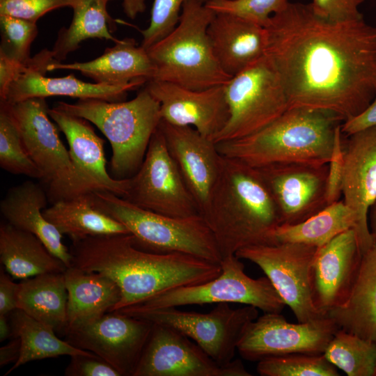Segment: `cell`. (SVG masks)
Returning a JSON list of instances; mask_svg holds the SVG:
<instances>
[{"instance_id": "6da1fadb", "label": "cell", "mask_w": 376, "mask_h": 376, "mask_svg": "<svg viewBox=\"0 0 376 376\" xmlns=\"http://www.w3.org/2000/svg\"><path fill=\"white\" fill-rule=\"evenodd\" d=\"M265 54L282 79L288 109L332 111L344 122L376 95V26L363 18L332 22L310 4L289 2L270 19Z\"/></svg>"}, {"instance_id": "7a4b0ae2", "label": "cell", "mask_w": 376, "mask_h": 376, "mask_svg": "<svg viewBox=\"0 0 376 376\" xmlns=\"http://www.w3.org/2000/svg\"><path fill=\"white\" fill-rule=\"evenodd\" d=\"M70 251L72 266L103 274L118 285L120 299L112 311L139 304L169 289L205 283L221 272L220 263L181 253L141 249L130 233L72 241Z\"/></svg>"}, {"instance_id": "3957f363", "label": "cell", "mask_w": 376, "mask_h": 376, "mask_svg": "<svg viewBox=\"0 0 376 376\" xmlns=\"http://www.w3.org/2000/svg\"><path fill=\"white\" fill-rule=\"evenodd\" d=\"M201 216L222 258L246 246L272 244L273 233L281 224L258 169L223 155L220 174Z\"/></svg>"}, {"instance_id": "277c9868", "label": "cell", "mask_w": 376, "mask_h": 376, "mask_svg": "<svg viewBox=\"0 0 376 376\" xmlns=\"http://www.w3.org/2000/svg\"><path fill=\"white\" fill-rule=\"evenodd\" d=\"M344 120L327 110L288 109L262 130L217 144L224 157L254 168L287 163L328 164Z\"/></svg>"}, {"instance_id": "5b68a950", "label": "cell", "mask_w": 376, "mask_h": 376, "mask_svg": "<svg viewBox=\"0 0 376 376\" xmlns=\"http://www.w3.org/2000/svg\"><path fill=\"white\" fill-rule=\"evenodd\" d=\"M55 107L97 126L111 146V176L119 180L138 171L162 120L160 104L146 87L129 101L79 99Z\"/></svg>"}, {"instance_id": "8992f818", "label": "cell", "mask_w": 376, "mask_h": 376, "mask_svg": "<svg viewBox=\"0 0 376 376\" xmlns=\"http://www.w3.org/2000/svg\"><path fill=\"white\" fill-rule=\"evenodd\" d=\"M215 13L201 0H187L179 22L147 51L154 67L152 80L195 91L225 85L232 77L218 63L207 36Z\"/></svg>"}, {"instance_id": "52a82bcc", "label": "cell", "mask_w": 376, "mask_h": 376, "mask_svg": "<svg viewBox=\"0 0 376 376\" xmlns=\"http://www.w3.org/2000/svg\"><path fill=\"white\" fill-rule=\"evenodd\" d=\"M98 207L124 225L139 249L158 253H181L212 263L222 256L201 214L171 217L138 207L106 190L93 191Z\"/></svg>"}, {"instance_id": "ba28073f", "label": "cell", "mask_w": 376, "mask_h": 376, "mask_svg": "<svg viewBox=\"0 0 376 376\" xmlns=\"http://www.w3.org/2000/svg\"><path fill=\"white\" fill-rule=\"evenodd\" d=\"M0 103L11 114L27 152L41 172L51 203L97 191L75 167L51 120L46 98Z\"/></svg>"}, {"instance_id": "9c48e42d", "label": "cell", "mask_w": 376, "mask_h": 376, "mask_svg": "<svg viewBox=\"0 0 376 376\" xmlns=\"http://www.w3.org/2000/svg\"><path fill=\"white\" fill-rule=\"evenodd\" d=\"M224 91L230 115L215 143L256 133L288 109L282 79L267 54L233 76Z\"/></svg>"}, {"instance_id": "30bf717a", "label": "cell", "mask_w": 376, "mask_h": 376, "mask_svg": "<svg viewBox=\"0 0 376 376\" xmlns=\"http://www.w3.org/2000/svg\"><path fill=\"white\" fill-rule=\"evenodd\" d=\"M258 309L250 305L233 308L229 303H218L207 313L183 311L176 307L148 308L136 305L117 311L180 331L217 364L224 366L233 360L245 329L258 317Z\"/></svg>"}, {"instance_id": "8fae6325", "label": "cell", "mask_w": 376, "mask_h": 376, "mask_svg": "<svg viewBox=\"0 0 376 376\" xmlns=\"http://www.w3.org/2000/svg\"><path fill=\"white\" fill-rule=\"evenodd\" d=\"M235 255L224 257L221 274L200 284L183 285L158 293L136 306L148 308L213 303L250 305L264 313H281L286 305L269 279H253ZM134 306V305H133Z\"/></svg>"}, {"instance_id": "7c38bea8", "label": "cell", "mask_w": 376, "mask_h": 376, "mask_svg": "<svg viewBox=\"0 0 376 376\" xmlns=\"http://www.w3.org/2000/svg\"><path fill=\"white\" fill-rule=\"evenodd\" d=\"M154 212L187 217L200 214L198 206L172 159L160 129L155 130L138 171L128 178L123 197Z\"/></svg>"}, {"instance_id": "4fadbf2b", "label": "cell", "mask_w": 376, "mask_h": 376, "mask_svg": "<svg viewBox=\"0 0 376 376\" xmlns=\"http://www.w3.org/2000/svg\"><path fill=\"white\" fill-rule=\"evenodd\" d=\"M318 247L297 242L259 244L235 253L256 264L266 274L298 322L323 317L312 299L311 267Z\"/></svg>"}, {"instance_id": "5bb4252c", "label": "cell", "mask_w": 376, "mask_h": 376, "mask_svg": "<svg viewBox=\"0 0 376 376\" xmlns=\"http://www.w3.org/2000/svg\"><path fill=\"white\" fill-rule=\"evenodd\" d=\"M338 329L327 315L295 324L280 313H264L246 327L237 351L251 361L292 353L321 354Z\"/></svg>"}, {"instance_id": "9a60e30c", "label": "cell", "mask_w": 376, "mask_h": 376, "mask_svg": "<svg viewBox=\"0 0 376 376\" xmlns=\"http://www.w3.org/2000/svg\"><path fill=\"white\" fill-rule=\"evenodd\" d=\"M251 375L240 359L220 366L185 334L153 323L132 376Z\"/></svg>"}, {"instance_id": "2e32d148", "label": "cell", "mask_w": 376, "mask_h": 376, "mask_svg": "<svg viewBox=\"0 0 376 376\" xmlns=\"http://www.w3.org/2000/svg\"><path fill=\"white\" fill-rule=\"evenodd\" d=\"M152 327L150 321L113 311L65 336L71 345L93 353L120 376H132Z\"/></svg>"}, {"instance_id": "e0dca14e", "label": "cell", "mask_w": 376, "mask_h": 376, "mask_svg": "<svg viewBox=\"0 0 376 376\" xmlns=\"http://www.w3.org/2000/svg\"><path fill=\"white\" fill-rule=\"evenodd\" d=\"M256 169L276 203L281 224L301 223L327 206L328 164L287 163Z\"/></svg>"}, {"instance_id": "ac0fdd59", "label": "cell", "mask_w": 376, "mask_h": 376, "mask_svg": "<svg viewBox=\"0 0 376 376\" xmlns=\"http://www.w3.org/2000/svg\"><path fill=\"white\" fill-rule=\"evenodd\" d=\"M58 63L47 49L31 57L24 63L22 70L10 85L0 101L14 103L34 97L68 96L79 99H100L120 102L128 91L145 84L134 82L127 85H107L81 81L73 75L63 77H48L46 73L50 65Z\"/></svg>"}, {"instance_id": "d6986e66", "label": "cell", "mask_w": 376, "mask_h": 376, "mask_svg": "<svg viewBox=\"0 0 376 376\" xmlns=\"http://www.w3.org/2000/svg\"><path fill=\"white\" fill-rule=\"evenodd\" d=\"M146 88L160 104L162 120L173 125L192 127L212 140L229 118L224 85L195 91L150 80Z\"/></svg>"}, {"instance_id": "ffe728a7", "label": "cell", "mask_w": 376, "mask_h": 376, "mask_svg": "<svg viewBox=\"0 0 376 376\" xmlns=\"http://www.w3.org/2000/svg\"><path fill=\"white\" fill-rule=\"evenodd\" d=\"M362 257L354 229H348L318 247L311 267L313 303L323 315L347 298Z\"/></svg>"}, {"instance_id": "44dd1931", "label": "cell", "mask_w": 376, "mask_h": 376, "mask_svg": "<svg viewBox=\"0 0 376 376\" xmlns=\"http://www.w3.org/2000/svg\"><path fill=\"white\" fill-rule=\"evenodd\" d=\"M159 128L201 215L220 174L222 155L212 139L192 127L177 126L161 120Z\"/></svg>"}, {"instance_id": "7402d4cb", "label": "cell", "mask_w": 376, "mask_h": 376, "mask_svg": "<svg viewBox=\"0 0 376 376\" xmlns=\"http://www.w3.org/2000/svg\"><path fill=\"white\" fill-rule=\"evenodd\" d=\"M344 149L343 201L355 213L362 253L375 241L368 211L376 201V125L349 136Z\"/></svg>"}, {"instance_id": "603a6c76", "label": "cell", "mask_w": 376, "mask_h": 376, "mask_svg": "<svg viewBox=\"0 0 376 376\" xmlns=\"http://www.w3.org/2000/svg\"><path fill=\"white\" fill-rule=\"evenodd\" d=\"M49 115L65 134L70 157L81 175L97 190H106L123 198L127 191L128 178L115 179L109 174L104 141L88 121L55 107L49 108Z\"/></svg>"}, {"instance_id": "cb8c5ba5", "label": "cell", "mask_w": 376, "mask_h": 376, "mask_svg": "<svg viewBox=\"0 0 376 376\" xmlns=\"http://www.w3.org/2000/svg\"><path fill=\"white\" fill-rule=\"evenodd\" d=\"M207 32L218 63L230 77L265 54L266 29L236 15L215 13Z\"/></svg>"}, {"instance_id": "d4e9b609", "label": "cell", "mask_w": 376, "mask_h": 376, "mask_svg": "<svg viewBox=\"0 0 376 376\" xmlns=\"http://www.w3.org/2000/svg\"><path fill=\"white\" fill-rule=\"evenodd\" d=\"M49 198L46 189L39 184L26 180L10 187L0 203V212L6 222L38 237L67 267L72 256L62 242V234L43 215Z\"/></svg>"}, {"instance_id": "484cf974", "label": "cell", "mask_w": 376, "mask_h": 376, "mask_svg": "<svg viewBox=\"0 0 376 376\" xmlns=\"http://www.w3.org/2000/svg\"><path fill=\"white\" fill-rule=\"evenodd\" d=\"M48 70H76L95 83L113 86L134 82L146 84L154 75V67L147 49L137 45L133 38L118 40L100 56L90 61L55 63Z\"/></svg>"}, {"instance_id": "4316f807", "label": "cell", "mask_w": 376, "mask_h": 376, "mask_svg": "<svg viewBox=\"0 0 376 376\" xmlns=\"http://www.w3.org/2000/svg\"><path fill=\"white\" fill-rule=\"evenodd\" d=\"M63 274L68 296L65 334L112 311L120 299L118 285L103 274L71 265Z\"/></svg>"}, {"instance_id": "83f0119b", "label": "cell", "mask_w": 376, "mask_h": 376, "mask_svg": "<svg viewBox=\"0 0 376 376\" xmlns=\"http://www.w3.org/2000/svg\"><path fill=\"white\" fill-rule=\"evenodd\" d=\"M327 316L339 329L376 345V240L362 253L347 298Z\"/></svg>"}, {"instance_id": "f1b7e54d", "label": "cell", "mask_w": 376, "mask_h": 376, "mask_svg": "<svg viewBox=\"0 0 376 376\" xmlns=\"http://www.w3.org/2000/svg\"><path fill=\"white\" fill-rule=\"evenodd\" d=\"M93 191L56 201L43 210V215L72 242L91 236L130 233L124 225L98 207Z\"/></svg>"}, {"instance_id": "f546056e", "label": "cell", "mask_w": 376, "mask_h": 376, "mask_svg": "<svg viewBox=\"0 0 376 376\" xmlns=\"http://www.w3.org/2000/svg\"><path fill=\"white\" fill-rule=\"evenodd\" d=\"M0 260L13 278L20 279L67 268L38 237L7 222L0 225Z\"/></svg>"}, {"instance_id": "4dcf8cb0", "label": "cell", "mask_w": 376, "mask_h": 376, "mask_svg": "<svg viewBox=\"0 0 376 376\" xmlns=\"http://www.w3.org/2000/svg\"><path fill=\"white\" fill-rule=\"evenodd\" d=\"M63 272H52L24 279L19 283L17 308L65 334L68 291Z\"/></svg>"}, {"instance_id": "1f68e13d", "label": "cell", "mask_w": 376, "mask_h": 376, "mask_svg": "<svg viewBox=\"0 0 376 376\" xmlns=\"http://www.w3.org/2000/svg\"><path fill=\"white\" fill-rule=\"evenodd\" d=\"M351 228L356 232V214L343 200H339L301 223L281 224L273 233L272 244L297 242L320 247Z\"/></svg>"}, {"instance_id": "d6a6232c", "label": "cell", "mask_w": 376, "mask_h": 376, "mask_svg": "<svg viewBox=\"0 0 376 376\" xmlns=\"http://www.w3.org/2000/svg\"><path fill=\"white\" fill-rule=\"evenodd\" d=\"M8 316L12 327L13 336L19 338L21 349L17 361L4 376L30 361L64 355L71 357L93 354L60 339L51 327L20 309H15Z\"/></svg>"}, {"instance_id": "836d02e7", "label": "cell", "mask_w": 376, "mask_h": 376, "mask_svg": "<svg viewBox=\"0 0 376 376\" xmlns=\"http://www.w3.org/2000/svg\"><path fill=\"white\" fill-rule=\"evenodd\" d=\"M110 0H79L72 8L73 17L70 26L61 28L57 35L52 52L58 63L78 49L87 39L98 38L118 40L111 32L116 24L107 12Z\"/></svg>"}, {"instance_id": "e575fe53", "label": "cell", "mask_w": 376, "mask_h": 376, "mask_svg": "<svg viewBox=\"0 0 376 376\" xmlns=\"http://www.w3.org/2000/svg\"><path fill=\"white\" fill-rule=\"evenodd\" d=\"M323 354L348 376L373 375L376 345L342 329L335 333Z\"/></svg>"}, {"instance_id": "d590c367", "label": "cell", "mask_w": 376, "mask_h": 376, "mask_svg": "<svg viewBox=\"0 0 376 376\" xmlns=\"http://www.w3.org/2000/svg\"><path fill=\"white\" fill-rule=\"evenodd\" d=\"M0 166L8 173L42 180L30 157L19 131L6 107L0 103Z\"/></svg>"}, {"instance_id": "8d00e7d4", "label": "cell", "mask_w": 376, "mask_h": 376, "mask_svg": "<svg viewBox=\"0 0 376 376\" xmlns=\"http://www.w3.org/2000/svg\"><path fill=\"white\" fill-rule=\"evenodd\" d=\"M262 376H338L336 367L321 354L292 353L258 361Z\"/></svg>"}, {"instance_id": "74e56055", "label": "cell", "mask_w": 376, "mask_h": 376, "mask_svg": "<svg viewBox=\"0 0 376 376\" xmlns=\"http://www.w3.org/2000/svg\"><path fill=\"white\" fill-rule=\"evenodd\" d=\"M0 53L19 63L30 59L31 46L38 35L37 24L7 15H0Z\"/></svg>"}, {"instance_id": "f35d334b", "label": "cell", "mask_w": 376, "mask_h": 376, "mask_svg": "<svg viewBox=\"0 0 376 376\" xmlns=\"http://www.w3.org/2000/svg\"><path fill=\"white\" fill-rule=\"evenodd\" d=\"M288 0H210L205 2L214 13L232 14L266 27L271 17L282 11Z\"/></svg>"}, {"instance_id": "ab89813d", "label": "cell", "mask_w": 376, "mask_h": 376, "mask_svg": "<svg viewBox=\"0 0 376 376\" xmlns=\"http://www.w3.org/2000/svg\"><path fill=\"white\" fill-rule=\"evenodd\" d=\"M187 0H153L148 26L141 31V45L148 49L169 34L177 26Z\"/></svg>"}, {"instance_id": "60d3db41", "label": "cell", "mask_w": 376, "mask_h": 376, "mask_svg": "<svg viewBox=\"0 0 376 376\" xmlns=\"http://www.w3.org/2000/svg\"><path fill=\"white\" fill-rule=\"evenodd\" d=\"M79 0H0V15H7L32 22L46 13L64 7L73 8Z\"/></svg>"}, {"instance_id": "b9f144b4", "label": "cell", "mask_w": 376, "mask_h": 376, "mask_svg": "<svg viewBox=\"0 0 376 376\" xmlns=\"http://www.w3.org/2000/svg\"><path fill=\"white\" fill-rule=\"evenodd\" d=\"M364 0H313L310 6L313 13L332 22H342L363 18L359 6Z\"/></svg>"}, {"instance_id": "7bdbcfd3", "label": "cell", "mask_w": 376, "mask_h": 376, "mask_svg": "<svg viewBox=\"0 0 376 376\" xmlns=\"http://www.w3.org/2000/svg\"><path fill=\"white\" fill-rule=\"evenodd\" d=\"M341 134V127H340L336 134L331 157L328 163V173L326 182L327 205L339 201L340 196L343 194L344 149Z\"/></svg>"}, {"instance_id": "ee69618b", "label": "cell", "mask_w": 376, "mask_h": 376, "mask_svg": "<svg viewBox=\"0 0 376 376\" xmlns=\"http://www.w3.org/2000/svg\"><path fill=\"white\" fill-rule=\"evenodd\" d=\"M70 358L64 371L66 376H120L113 366L94 354Z\"/></svg>"}, {"instance_id": "f6af8a7d", "label": "cell", "mask_w": 376, "mask_h": 376, "mask_svg": "<svg viewBox=\"0 0 376 376\" xmlns=\"http://www.w3.org/2000/svg\"><path fill=\"white\" fill-rule=\"evenodd\" d=\"M19 283H16L6 274L0 271V315H8L17 308Z\"/></svg>"}, {"instance_id": "bcb514c9", "label": "cell", "mask_w": 376, "mask_h": 376, "mask_svg": "<svg viewBox=\"0 0 376 376\" xmlns=\"http://www.w3.org/2000/svg\"><path fill=\"white\" fill-rule=\"evenodd\" d=\"M376 125V95L370 104L357 116L343 122L342 134L349 136L357 131Z\"/></svg>"}, {"instance_id": "7dc6e473", "label": "cell", "mask_w": 376, "mask_h": 376, "mask_svg": "<svg viewBox=\"0 0 376 376\" xmlns=\"http://www.w3.org/2000/svg\"><path fill=\"white\" fill-rule=\"evenodd\" d=\"M23 64L0 53V99L4 97L10 85L21 72Z\"/></svg>"}, {"instance_id": "c3c4849f", "label": "cell", "mask_w": 376, "mask_h": 376, "mask_svg": "<svg viewBox=\"0 0 376 376\" xmlns=\"http://www.w3.org/2000/svg\"><path fill=\"white\" fill-rule=\"evenodd\" d=\"M20 349V340L17 337H14L8 344L2 346L0 348V366L12 363L14 364L19 357Z\"/></svg>"}, {"instance_id": "681fc988", "label": "cell", "mask_w": 376, "mask_h": 376, "mask_svg": "<svg viewBox=\"0 0 376 376\" xmlns=\"http://www.w3.org/2000/svg\"><path fill=\"white\" fill-rule=\"evenodd\" d=\"M111 1V0H110ZM125 14L132 19H135L146 10L145 0H121Z\"/></svg>"}, {"instance_id": "f907efd6", "label": "cell", "mask_w": 376, "mask_h": 376, "mask_svg": "<svg viewBox=\"0 0 376 376\" xmlns=\"http://www.w3.org/2000/svg\"><path fill=\"white\" fill-rule=\"evenodd\" d=\"M13 336L11 324L8 315H0V341Z\"/></svg>"}, {"instance_id": "816d5d0a", "label": "cell", "mask_w": 376, "mask_h": 376, "mask_svg": "<svg viewBox=\"0 0 376 376\" xmlns=\"http://www.w3.org/2000/svg\"><path fill=\"white\" fill-rule=\"evenodd\" d=\"M369 229L371 234L376 238V201L370 206L368 211Z\"/></svg>"}, {"instance_id": "f5cc1de1", "label": "cell", "mask_w": 376, "mask_h": 376, "mask_svg": "<svg viewBox=\"0 0 376 376\" xmlns=\"http://www.w3.org/2000/svg\"><path fill=\"white\" fill-rule=\"evenodd\" d=\"M373 376H376V361H375V368H374V372H373Z\"/></svg>"}, {"instance_id": "db71d44e", "label": "cell", "mask_w": 376, "mask_h": 376, "mask_svg": "<svg viewBox=\"0 0 376 376\" xmlns=\"http://www.w3.org/2000/svg\"><path fill=\"white\" fill-rule=\"evenodd\" d=\"M201 1L205 3V2L208 1L210 0H201Z\"/></svg>"}]
</instances>
